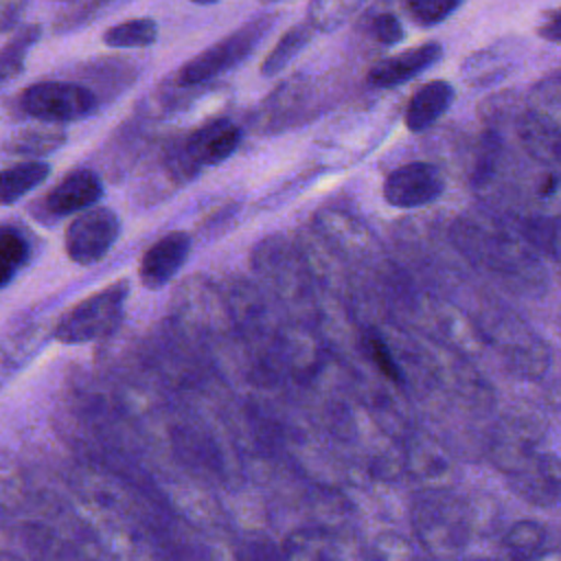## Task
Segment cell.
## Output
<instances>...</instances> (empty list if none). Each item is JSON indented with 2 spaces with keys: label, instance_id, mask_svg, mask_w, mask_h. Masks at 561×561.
<instances>
[{
  "label": "cell",
  "instance_id": "26",
  "mask_svg": "<svg viewBox=\"0 0 561 561\" xmlns=\"http://www.w3.org/2000/svg\"><path fill=\"white\" fill-rule=\"evenodd\" d=\"M368 35L381 46H394L405 37V28L394 13H377L368 24Z\"/></svg>",
  "mask_w": 561,
  "mask_h": 561
},
{
  "label": "cell",
  "instance_id": "3",
  "mask_svg": "<svg viewBox=\"0 0 561 561\" xmlns=\"http://www.w3.org/2000/svg\"><path fill=\"white\" fill-rule=\"evenodd\" d=\"M20 110L46 125L72 123L94 114L96 96L81 83L39 81L22 90Z\"/></svg>",
  "mask_w": 561,
  "mask_h": 561
},
{
  "label": "cell",
  "instance_id": "11",
  "mask_svg": "<svg viewBox=\"0 0 561 561\" xmlns=\"http://www.w3.org/2000/svg\"><path fill=\"white\" fill-rule=\"evenodd\" d=\"M506 355L511 368L526 379H541L552 362V351L522 318L511 316L506 331Z\"/></svg>",
  "mask_w": 561,
  "mask_h": 561
},
{
  "label": "cell",
  "instance_id": "4",
  "mask_svg": "<svg viewBox=\"0 0 561 561\" xmlns=\"http://www.w3.org/2000/svg\"><path fill=\"white\" fill-rule=\"evenodd\" d=\"M127 294L129 283L127 278H121L92 294L90 298L81 300L61 318L57 327V337L61 342H85L103 335L118 322Z\"/></svg>",
  "mask_w": 561,
  "mask_h": 561
},
{
  "label": "cell",
  "instance_id": "7",
  "mask_svg": "<svg viewBox=\"0 0 561 561\" xmlns=\"http://www.w3.org/2000/svg\"><path fill=\"white\" fill-rule=\"evenodd\" d=\"M241 129L228 118H215L191 131L182 142L180 162L188 171L199 167H217L228 160L241 145Z\"/></svg>",
  "mask_w": 561,
  "mask_h": 561
},
{
  "label": "cell",
  "instance_id": "14",
  "mask_svg": "<svg viewBox=\"0 0 561 561\" xmlns=\"http://www.w3.org/2000/svg\"><path fill=\"white\" fill-rule=\"evenodd\" d=\"M454 85L445 79L423 83L408 101L405 127L414 134L430 129L454 103Z\"/></svg>",
  "mask_w": 561,
  "mask_h": 561
},
{
  "label": "cell",
  "instance_id": "13",
  "mask_svg": "<svg viewBox=\"0 0 561 561\" xmlns=\"http://www.w3.org/2000/svg\"><path fill=\"white\" fill-rule=\"evenodd\" d=\"M515 478V489L530 504L550 508L561 502V458L557 454L535 456Z\"/></svg>",
  "mask_w": 561,
  "mask_h": 561
},
{
  "label": "cell",
  "instance_id": "6",
  "mask_svg": "<svg viewBox=\"0 0 561 561\" xmlns=\"http://www.w3.org/2000/svg\"><path fill=\"white\" fill-rule=\"evenodd\" d=\"M445 191V178L432 162H408L388 173L383 199L394 208H419L432 204Z\"/></svg>",
  "mask_w": 561,
  "mask_h": 561
},
{
  "label": "cell",
  "instance_id": "16",
  "mask_svg": "<svg viewBox=\"0 0 561 561\" xmlns=\"http://www.w3.org/2000/svg\"><path fill=\"white\" fill-rule=\"evenodd\" d=\"M50 175L48 162L42 160H26L13 167H7L2 171V186H0V197L4 206H11L33 188H37L46 178Z\"/></svg>",
  "mask_w": 561,
  "mask_h": 561
},
{
  "label": "cell",
  "instance_id": "29",
  "mask_svg": "<svg viewBox=\"0 0 561 561\" xmlns=\"http://www.w3.org/2000/svg\"><path fill=\"white\" fill-rule=\"evenodd\" d=\"M543 399H546V403H548L550 408L561 410V381L550 383V386L546 388V392H543Z\"/></svg>",
  "mask_w": 561,
  "mask_h": 561
},
{
  "label": "cell",
  "instance_id": "24",
  "mask_svg": "<svg viewBox=\"0 0 561 561\" xmlns=\"http://www.w3.org/2000/svg\"><path fill=\"white\" fill-rule=\"evenodd\" d=\"M66 140L64 131L59 127H53V129H26V134L20 136V140H15V149L13 151H20V153H50L55 151L61 142Z\"/></svg>",
  "mask_w": 561,
  "mask_h": 561
},
{
  "label": "cell",
  "instance_id": "20",
  "mask_svg": "<svg viewBox=\"0 0 561 561\" xmlns=\"http://www.w3.org/2000/svg\"><path fill=\"white\" fill-rule=\"evenodd\" d=\"M26 261H28L26 239L13 226H2V230H0V285L7 287Z\"/></svg>",
  "mask_w": 561,
  "mask_h": 561
},
{
  "label": "cell",
  "instance_id": "12",
  "mask_svg": "<svg viewBox=\"0 0 561 561\" xmlns=\"http://www.w3.org/2000/svg\"><path fill=\"white\" fill-rule=\"evenodd\" d=\"M103 197V182L92 169H75L46 197V206L55 217L81 215Z\"/></svg>",
  "mask_w": 561,
  "mask_h": 561
},
{
  "label": "cell",
  "instance_id": "19",
  "mask_svg": "<svg viewBox=\"0 0 561 561\" xmlns=\"http://www.w3.org/2000/svg\"><path fill=\"white\" fill-rule=\"evenodd\" d=\"M546 541V528L539 522H517L504 537L502 552L506 561H530Z\"/></svg>",
  "mask_w": 561,
  "mask_h": 561
},
{
  "label": "cell",
  "instance_id": "21",
  "mask_svg": "<svg viewBox=\"0 0 561 561\" xmlns=\"http://www.w3.org/2000/svg\"><path fill=\"white\" fill-rule=\"evenodd\" d=\"M39 37V26L37 24H28L24 28H20L13 39H9L4 44V50H2V79H11L13 75L22 72V66H24V55L26 50L37 42Z\"/></svg>",
  "mask_w": 561,
  "mask_h": 561
},
{
  "label": "cell",
  "instance_id": "22",
  "mask_svg": "<svg viewBox=\"0 0 561 561\" xmlns=\"http://www.w3.org/2000/svg\"><path fill=\"white\" fill-rule=\"evenodd\" d=\"M359 0H311L309 4V24L313 28L331 31L337 28L355 9Z\"/></svg>",
  "mask_w": 561,
  "mask_h": 561
},
{
  "label": "cell",
  "instance_id": "25",
  "mask_svg": "<svg viewBox=\"0 0 561 561\" xmlns=\"http://www.w3.org/2000/svg\"><path fill=\"white\" fill-rule=\"evenodd\" d=\"M500 149H502L500 136L495 131H486L484 138H482V145H480L476 169H473V184L476 186H482L493 175Z\"/></svg>",
  "mask_w": 561,
  "mask_h": 561
},
{
  "label": "cell",
  "instance_id": "5",
  "mask_svg": "<svg viewBox=\"0 0 561 561\" xmlns=\"http://www.w3.org/2000/svg\"><path fill=\"white\" fill-rule=\"evenodd\" d=\"M118 234V215L107 206H94L77 215L66 228V254L77 265H94L112 250Z\"/></svg>",
  "mask_w": 561,
  "mask_h": 561
},
{
  "label": "cell",
  "instance_id": "31",
  "mask_svg": "<svg viewBox=\"0 0 561 561\" xmlns=\"http://www.w3.org/2000/svg\"><path fill=\"white\" fill-rule=\"evenodd\" d=\"M191 2H195V4H215L219 0H191Z\"/></svg>",
  "mask_w": 561,
  "mask_h": 561
},
{
  "label": "cell",
  "instance_id": "8",
  "mask_svg": "<svg viewBox=\"0 0 561 561\" xmlns=\"http://www.w3.org/2000/svg\"><path fill=\"white\" fill-rule=\"evenodd\" d=\"M517 138L524 151L561 175V123L539 107H528L517 116Z\"/></svg>",
  "mask_w": 561,
  "mask_h": 561
},
{
  "label": "cell",
  "instance_id": "1",
  "mask_svg": "<svg viewBox=\"0 0 561 561\" xmlns=\"http://www.w3.org/2000/svg\"><path fill=\"white\" fill-rule=\"evenodd\" d=\"M460 241L465 252L484 267L508 280L515 291L541 296L548 289V274L539 254L519 237V232H489L478 226H462Z\"/></svg>",
  "mask_w": 561,
  "mask_h": 561
},
{
  "label": "cell",
  "instance_id": "32",
  "mask_svg": "<svg viewBox=\"0 0 561 561\" xmlns=\"http://www.w3.org/2000/svg\"><path fill=\"white\" fill-rule=\"evenodd\" d=\"M261 2H276V0H261Z\"/></svg>",
  "mask_w": 561,
  "mask_h": 561
},
{
  "label": "cell",
  "instance_id": "17",
  "mask_svg": "<svg viewBox=\"0 0 561 561\" xmlns=\"http://www.w3.org/2000/svg\"><path fill=\"white\" fill-rule=\"evenodd\" d=\"M313 31L316 28L309 22L294 24L289 31H285L280 35V39L276 42V46L265 55V59L261 64V75L263 77H274L283 68H287V64L311 42Z\"/></svg>",
  "mask_w": 561,
  "mask_h": 561
},
{
  "label": "cell",
  "instance_id": "28",
  "mask_svg": "<svg viewBox=\"0 0 561 561\" xmlns=\"http://www.w3.org/2000/svg\"><path fill=\"white\" fill-rule=\"evenodd\" d=\"M539 35L548 42L561 44V7L552 9L546 20L539 24Z\"/></svg>",
  "mask_w": 561,
  "mask_h": 561
},
{
  "label": "cell",
  "instance_id": "15",
  "mask_svg": "<svg viewBox=\"0 0 561 561\" xmlns=\"http://www.w3.org/2000/svg\"><path fill=\"white\" fill-rule=\"evenodd\" d=\"M519 237L539 254L561 263V215H528L517 224Z\"/></svg>",
  "mask_w": 561,
  "mask_h": 561
},
{
  "label": "cell",
  "instance_id": "23",
  "mask_svg": "<svg viewBox=\"0 0 561 561\" xmlns=\"http://www.w3.org/2000/svg\"><path fill=\"white\" fill-rule=\"evenodd\" d=\"M410 18L421 26H434L447 20L460 4V0H403Z\"/></svg>",
  "mask_w": 561,
  "mask_h": 561
},
{
  "label": "cell",
  "instance_id": "2",
  "mask_svg": "<svg viewBox=\"0 0 561 561\" xmlns=\"http://www.w3.org/2000/svg\"><path fill=\"white\" fill-rule=\"evenodd\" d=\"M272 22H274L272 15H261V18H254V20L241 24L237 31H232L230 35H226L217 44H213L210 48H206L199 55H195L193 59H188L178 70V83L188 88V85H197V83L217 79L219 75L232 70L245 57H250L254 53L259 42L270 31Z\"/></svg>",
  "mask_w": 561,
  "mask_h": 561
},
{
  "label": "cell",
  "instance_id": "10",
  "mask_svg": "<svg viewBox=\"0 0 561 561\" xmlns=\"http://www.w3.org/2000/svg\"><path fill=\"white\" fill-rule=\"evenodd\" d=\"M440 57L443 46L438 42H425L377 61L366 79L373 88H397L432 68Z\"/></svg>",
  "mask_w": 561,
  "mask_h": 561
},
{
  "label": "cell",
  "instance_id": "30",
  "mask_svg": "<svg viewBox=\"0 0 561 561\" xmlns=\"http://www.w3.org/2000/svg\"><path fill=\"white\" fill-rule=\"evenodd\" d=\"M537 561H561V548L559 550H550V552H543Z\"/></svg>",
  "mask_w": 561,
  "mask_h": 561
},
{
  "label": "cell",
  "instance_id": "9",
  "mask_svg": "<svg viewBox=\"0 0 561 561\" xmlns=\"http://www.w3.org/2000/svg\"><path fill=\"white\" fill-rule=\"evenodd\" d=\"M191 234L184 230L167 232L145 254L138 267L140 283L147 289L164 287L186 263L191 252Z\"/></svg>",
  "mask_w": 561,
  "mask_h": 561
},
{
  "label": "cell",
  "instance_id": "18",
  "mask_svg": "<svg viewBox=\"0 0 561 561\" xmlns=\"http://www.w3.org/2000/svg\"><path fill=\"white\" fill-rule=\"evenodd\" d=\"M158 22L151 18H131L110 26L103 33V44L110 48H149L158 39Z\"/></svg>",
  "mask_w": 561,
  "mask_h": 561
},
{
  "label": "cell",
  "instance_id": "27",
  "mask_svg": "<svg viewBox=\"0 0 561 561\" xmlns=\"http://www.w3.org/2000/svg\"><path fill=\"white\" fill-rule=\"evenodd\" d=\"M366 351L370 355V359L377 364V368L392 381H401V373L397 368V362L390 355V348L386 346V342L379 335H368L366 337Z\"/></svg>",
  "mask_w": 561,
  "mask_h": 561
}]
</instances>
